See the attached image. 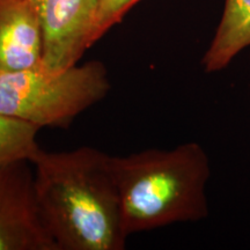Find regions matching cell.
Listing matches in <instances>:
<instances>
[{"mask_svg": "<svg viewBox=\"0 0 250 250\" xmlns=\"http://www.w3.org/2000/svg\"><path fill=\"white\" fill-rule=\"evenodd\" d=\"M110 156L88 146L31 156L37 211L58 250L126 247Z\"/></svg>", "mask_w": 250, "mask_h": 250, "instance_id": "obj_1", "label": "cell"}, {"mask_svg": "<svg viewBox=\"0 0 250 250\" xmlns=\"http://www.w3.org/2000/svg\"><path fill=\"white\" fill-rule=\"evenodd\" d=\"M125 235L208 217L210 159L196 142L110 156Z\"/></svg>", "mask_w": 250, "mask_h": 250, "instance_id": "obj_2", "label": "cell"}, {"mask_svg": "<svg viewBox=\"0 0 250 250\" xmlns=\"http://www.w3.org/2000/svg\"><path fill=\"white\" fill-rule=\"evenodd\" d=\"M111 89L100 61L61 71L43 66L0 73V115L40 127H67Z\"/></svg>", "mask_w": 250, "mask_h": 250, "instance_id": "obj_3", "label": "cell"}, {"mask_svg": "<svg viewBox=\"0 0 250 250\" xmlns=\"http://www.w3.org/2000/svg\"><path fill=\"white\" fill-rule=\"evenodd\" d=\"M43 35L42 65L61 71L79 62L93 45L100 0H29Z\"/></svg>", "mask_w": 250, "mask_h": 250, "instance_id": "obj_4", "label": "cell"}, {"mask_svg": "<svg viewBox=\"0 0 250 250\" xmlns=\"http://www.w3.org/2000/svg\"><path fill=\"white\" fill-rule=\"evenodd\" d=\"M0 250H58L37 211L30 161L0 167Z\"/></svg>", "mask_w": 250, "mask_h": 250, "instance_id": "obj_5", "label": "cell"}, {"mask_svg": "<svg viewBox=\"0 0 250 250\" xmlns=\"http://www.w3.org/2000/svg\"><path fill=\"white\" fill-rule=\"evenodd\" d=\"M42 28L29 0H0V73L39 66Z\"/></svg>", "mask_w": 250, "mask_h": 250, "instance_id": "obj_6", "label": "cell"}, {"mask_svg": "<svg viewBox=\"0 0 250 250\" xmlns=\"http://www.w3.org/2000/svg\"><path fill=\"white\" fill-rule=\"evenodd\" d=\"M250 46V0H225L223 15L202 58L206 73H218L229 66Z\"/></svg>", "mask_w": 250, "mask_h": 250, "instance_id": "obj_7", "label": "cell"}, {"mask_svg": "<svg viewBox=\"0 0 250 250\" xmlns=\"http://www.w3.org/2000/svg\"><path fill=\"white\" fill-rule=\"evenodd\" d=\"M41 129L27 122L0 115V167L18 161H30L40 148Z\"/></svg>", "mask_w": 250, "mask_h": 250, "instance_id": "obj_8", "label": "cell"}, {"mask_svg": "<svg viewBox=\"0 0 250 250\" xmlns=\"http://www.w3.org/2000/svg\"><path fill=\"white\" fill-rule=\"evenodd\" d=\"M142 0H100L98 18L94 27L92 43H96Z\"/></svg>", "mask_w": 250, "mask_h": 250, "instance_id": "obj_9", "label": "cell"}]
</instances>
